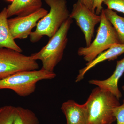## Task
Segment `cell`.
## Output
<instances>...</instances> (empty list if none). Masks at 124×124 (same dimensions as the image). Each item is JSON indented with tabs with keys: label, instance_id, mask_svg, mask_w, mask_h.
Masks as SVG:
<instances>
[{
	"label": "cell",
	"instance_id": "cell-2",
	"mask_svg": "<svg viewBox=\"0 0 124 124\" xmlns=\"http://www.w3.org/2000/svg\"><path fill=\"white\" fill-rule=\"evenodd\" d=\"M50 7L49 12L38 21L36 30L29 35L31 42H38L44 36L50 38L69 18L66 0H45Z\"/></svg>",
	"mask_w": 124,
	"mask_h": 124
},
{
	"label": "cell",
	"instance_id": "cell-13",
	"mask_svg": "<svg viewBox=\"0 0 124 124\" xmlns=\"http://www.w3.org/2000/svg\"><path fill=\"white\" fill-rule=\"evenodd\" d=\"M7 8L0 12V48L11 49L20 53L22 49L15 41L8 24Z\"/></svg>",
	"mask_w": 124,
	"mask_h": 124
},
{
	"label": "cell",
	"instance_id": "cell-22",
	"mask_svg": "<svg viewBox=\"0 0 124 124\" xmlns=\"http://www.w3.org/2000/svg\"><path fill=\"white\" fill-rule=\"evenodd\" d=\"M122 90H123V91H124V86H122Z\"/></svg>",
	"mask_w": 124,
	"mask_h": 124
},
{
	"label": "cell",
	"instance_id": "cell-3",
	"mask_svg": "<svg viewBox=\"0 0 124 124\" xmlns=\"http://www.w3.org/2000/svg\"><path fill=\"white\" fill-rule=\"evenodd\" d=\"M72 23L73 19L69 18L50 38L46 45L39 51L31 54L33 60L41 61L42 69L54 72L55 67L62 60L68 40V33Z\"/></svg>",
	"mask_w": 124,
	"mask_h": 124
},
{
	"label": "cell",
	"instance_id": "cell-12",
	"mask_svg": "<svg viewBox=\"0 0 124 124\" xmlns=\"http://www.w3.org/2000/svg\"><path fill=\"white\" fill-rule=\"evenodd\" d=\"M42 0H14L7 7V16L29 15L42 8Z\"/></svg>",
	"mask_w": 124,
	"mask_h": 124
},
{
	"label": "cell",
	"instance_id": "cell-16",
	"mask_svg": "<svg viewBox=\"0 0 124 124\" xmlns=\"http://www.w3.org/2000/svg\"><path fill=\"white\" fill-rule=\"evenodd\" d=\"M16 107L6 105L0 107V124H13Z\"/></svg>",
	"mask_w": 124,
	"mask_h": 124
},
{
	"label": "cell",
	"instance_id": "cell-11",
	"mask_svg": "<svg viewBox=\"0 0 124 124\" xmlns=\"http://www.w3.org/2000/svg\"><path fill=\"white\" fill-rule=\"evenodd\" d=\"M124 53V44L118 43L113 45L108 49L100 54L91 62H87L85 67L80 69L79 74L76 78V82H79L83 80L86 72L99 63L107 60H115Z\"/></svg>",
	"mask_w": 124,
	"mask_h": 124
},
{
	"label": "cell",
	"instance_id": "cell-8",
	"mask_svg": "<svg viewBox=\"0 0 124 124\" xmlns=\"http://www.w3.org/2000/svg\"><path fill=\"white\" fill-rule=\"evenodd\" d=\"M48 11L42 8L33 13L25 16H17L8 19L10 32L14 39H24L31 33L32 29L36 26L38 21L48 13Z\"/></svg>",
	"mask_w": 124,
	"mask_h": 124
},
{
	"label": "cell",
	"instance_id": "cell-9",
	"mask_svg": "<svg viewBox=\"0 0 124 124\" xmlns=\"http://www.w3.org/2000/svg\"><path fill=\"white\" fill-rule=\"evenodd\" d=\"M61 110L67 120V124H89L88 110L85 103L80 104L69 100L62 104Z\"/></svg>",
	"mask_w": 124,
	"mask_h": 124
},
{
	"label": "cell",
	"instance_id": "cell-5",
	"mask_svg": "<svg viewBox=\"0 0 124 124\" xmlns=\"http://www.w3.org/2000/svg\"><path fill=\"white\" fill-rule=\"evenodd\" d=\"M100 15V25L95 39L89 46L80 47L78 51V55L83 57L88 62H91L113 45L119 43L117 33L107 18L104 9Z\"/></svg>",
	"mask_w": 124,
	"mask_h": 124
},
{
	"label": "cell",
	"instance_id": "cell-10",
	"mask_svg": "<svg viewBox=\"0 0 124 124\" xmlns=\"http://www.w3.org/2000/svg\"><path fill=\"white\" fill-rule=\"evenodd\" d=\"M124 73V57L117 61L114 72L108 79L104 80H91L89 82L90 84L94 85L103 90L110 92L119 99L122 95L118 88V83Z\"/></svg>",
	"mask_w": 124,
	"mask_h": 124
},
{
	"label": "cell",
	"instance_id": "cell-19",
	"mask_svg": "<svg viewBox=\"0 0 124 124\" xmlns=\"http://www.w3.org/2000/svg\"><path fill=\"white\" fill-rule=\"evenodd\" d=\"M104 0H94L92 11L98 15H100L103 9L102 4Z\"/></svg>",
	"mask_w": 124,
	"mask_h": 124
},
{
	"label": "cell",
	"instance_id": "cell-7",
	"mask_svg": "<svg viewBox=\"0 0 124 124\" xmlns=\"http://www.w3.org/2000/svg\"><path fill=\"white\" fill-rule=\"evenodd\" d=\"M69 18L75 20L84 35L86 46L92 42L97 24L100 23L101 16L93 12L90 9L78 0L73 5Z\"/></svg>",
	"mask_w": 124,
	"mask_h": 124
},
{
	"label": "cell",
	"instance_id": "cell-17",
	"mask_svg": "<svg viewBox=\"0 0 124 124\" xmlns=\"http://www.w3.org/2000/svg\"><path fill=\"white\" fill-rule=\"evenodd\" d=\"M107 8L124 14V0H104Z\"/></svg>",
	"mask_w": 124,
	"mask_h": 124
},
{
	"label": "cell",
	"instance_id": "cell-15",
	"mask_svg": "<svg viewBox=\"0 0 124 124\" xmlns=\"http://www.w3.org/2000/svg\"><path fill=\"white\" fill-rule=\"evenodd\" d=\"M13 124H40L39 120L32 111L21 107H16Z\"/></svg>",
	"mask_w": 124,
	"mask_h": 124
},
{
	"label": "cell",
	"instance_id": "cell-14",
	"mask_svg": "<svg viewBox=\"0 0 124 124\" xmlns=\"http://www.w3.org/2000/svg\"><path fill=\"white\" fill-rule=\"evenodd\" d=\"M107 18L110 22L116 32L120 44H124V17L115 11L107 8L104 9Z\"/></svg>",
	"mask_w": 124,
	"mask_h": 124
},
{
	"label": "cell",
	"instance_id": "cell-20",
	"mask_svg": "<svg viewBox=\"0 0 124 124\" xmlns=\"http://www.w3.org/2000/svg\"><path fill=\"white\" fill-rule=\"evenodd\" d=\"M80 0L86 6V7H88L92 11L94 0Z\"/></svg>",
	"mask_w": 124,
	"mask_h": 124
},
{
	"label": "cell",
	"instance_id": "cell-21",
	"mask_svg": "<svg viewBox=\"0 0 124 124\" xmlns=\"http://www.w3.org/2000/svg\"><path fill=\"white\" fill-rule=\"evenodd\" d=\"M7 1H9V2H12L14 0H6Z\"/></svg>",
	"mask_w": 124,
	"mask_h": 124
},
{
	"label": "cell",
	"instance_id": "cell-6",
	"mask_svg": "<svg viewBox=\"0 0 124 124\" xmlns=\"http://www.w3.org/2000/svg\"><path fill=\"white\" fill-rule=\"evenodd\" d=\"M39 65L31 56L6 48H0V80L24 71L38 70Z\"/></svg>",
	"mask_w": 124,
	"mask_h": 124
},
{
	"label": "cell",
	"instance_id": "cell-1",
	"mask_svg": "<svg viewBox=\"0 0 124 124\" xmlns=\"http://www.w3.org/2000/svg\"><path fill=\"white\" fill-rule=\"evenodd\" d=\"M85 103L89 124H112L116 120L113 109L120 104L115 95L98 86L92 90Z\"/></svg>",
	"mask_w": 124,
	"mask_h": 124
},
{
	"label": "cell",
	"instance_id": "cell-18",
	"mask_svg": "<svg viewBox=\"0 0 124 124\" xmlns=\"http://www.w3.org/2000/svg\"><path fill=\"white\" fill-rule=\"evenodd\" d=\"M113 111L117 124H124V99L122 104L116 107Z\"/></svg>",
	"mask_w": 124,
	"mask_h": 124
},
{
	"label": "cell",
	"instance_id": "cell-4",
	"mask_svg": "<svg viewBox=\"0 0 124 124\" xmlns=\"http://www.w3.org/2000/svg\"><path fill=\"white\" fill-rule=\"evenodd\" d=\"M56 76L54 72L42 68L19 72L0 80V90H11L20 97H27L35 91L38 81L53 79Z\"/></svg>",
	"mask_w": 124,
	"mask_h": 124
}]
</instances>
